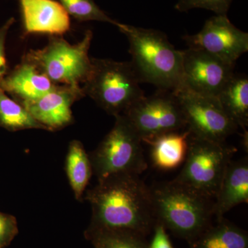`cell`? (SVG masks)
<instances>
[{
	"instance_id": "22",
	"label": "cell",
	"mask_w": 248,
	"mask_h": 248,
	"mask_svg": "<svg viewBox=\"0 0 248 248\" xmlns=\"http://www.w3.org/2000/svg\"><path fill=\"white\" fill-rule=\"evenodd\" d=\"M69 16L79 22L98 21L107 22L117 27L119 23L104 13L94 0H59Z\"/></svg>"
},
{
	"instance_id": "26",
	"label": "cell",
	"mask_w": 248,
	"mask_h": 248,
	"mask_svg": "<svg viewBox=\"0 0 248 248\" xmlns=\"http://www.w3.org/2000/svg\"><path fill=\"white\" fill-rule=\"evenodd\" d=\"M155 226L154 237L148 248H172L164 227L159 223H156Z\"/></svg>"
},
{
	"instance_id": "2",
	"label": "cell",
	"mask_w": 248,
	"mask_h": 248,
	"mask_svg": "<svg viewBox=\"0 0 248 248\" xmlns=\"http://www.w3.org/2000/svg\"><path fill=\"white\" fill-rule=\"evenodd\" d=\"M126 36L134 71L140 83L174 92L182 85V54L164 32L119 23Z\"/></svg>"
},
{
	"instance_id": "18",
	"label": "cell",
	"mask_w": 248,
	"mask_h": 248,
	"mask_svg": "<svg viewBox=\"0 0 248 248\" xmlns=\"http://www.w3.org/2000/svg\"><path fill=\"white\" fill-rule=\"evenodd\" d=\"M66 172L68 182L77 200L81 201L92 177L89 155L79 140L70 142L66 157Z\"/></svg>"
},
{
	"instance_id": "21",
	"label": "cell",
	"mask_w": 248,
	"mask_h": 248,
	"mask_svg": "<svg viewBox=\"0 0 248 248\" xmlns=\"http://www.w3.org/2000/svg\"><path fill=\"white\" fill-rule=\"evenodd\" d=\"M85 236L94 248H146L141 236L129 232L87 229Z\"/></svg>"
},
{
	"instance_id": "5",
	"label": "cell",
	"mask_w": 248,
	"mask_h": 248,
	"mask_svg": "<svg viewBox=\"0 0 248 248\" xmlns=\"http://www.w3.org/2000/svg\"><path fill=\"white\" fill-rule=\"evenodd\" d=\"M93 36L92 31H86L76 45H71L60 36H50L45 48L31 50L22 60L33 65L55 84L81 86L92 71L89 52Z\"/></svg>"
},
{
	"instance_id": "20",
	"label": "cell",
	"mask_w": 248,
	"mask_h": 248,
	"mask_svg": "<svg viewBox=\"0 0 248 248\" xmlns=\"http://www.w3.org/2000/svg\"><path fill=\"white\" fill-rule=\"evenodd\" d=\"M0 127L10 132L20 130H47L36 121L22 105L8 97L0 88Z\"/></svg>"
},
{
	"instance_id": "16",
	"label": "cell",
	"mask_w": 248,
	"mask_h": 248,
	"mask_svg": "<svg viewBox=\"0 0 248 248\" xmlns=\"http://www.w3.org/2000/svg\"><path fill=\"white\" fill-rule=\"evenodd\" d=\"M190 133H166L145 142L151 147V159L155 167L164 170L177 169L184 164Z\"/></svg>"
},
{
	"instance_id": "24",
	"label": "cell",
	"mask_w": 248,
	"mask_h": 248,
	"mask_svg": "<svg viewBox=\"0 0 248 248\" xmlns=\"http://www.w3.org/2000/svg\"><path fill=\"white\" fill-rule=\"evenodd\" d=\"M19 233L16 217L0 212V248H5L11 244Z\"/></svg>"
},
{
	"instance_id": "7",
	"label": "cell",
	"mask_w": 248,
	"mask_h": 248,
	"mask_svg": "<svg viewBox=\"0 0 248 248\" xmlns=\"http://www.w3.org/2000/svg\"><path fill=\"white\" fill-rule=\"evenodd\" d=\"M236 148L225 142L189 137L184 167L174 182L215 199Z\"/></svg>"
},
{
	"instance_id": "1",
	"label": "cell",
	"mask_w": 248,
	"mask_h": 248,
	"mask_svg": "<svg viewBox=\"0 0 248 248\" xmlns=\"http://www.w3.org/2000/svg\"><path fill=\"white\" fill-rule=\"evenodd\" d=\"M84 199L92 208L88 230L125 231L143 236L156 225L151 190L140 175L106 178L88 190Z\"/></svg>"
},
{
	"instance_id": "13",
	"label": "cell",
	"mask_w": 248,
	"mask_h": 248,
	"mask_svg": "<svg viewBox=\"0 0 248 248\" xmlns=\"http://www.w3.org/2000/svg\"><path fill=\"white\" fill-rule=\"evenodd\" d=\"M27 34L62 36L69 31L71 21L64 8L55 0H19Z\"/></svg>"
},
{
	"instance_id": "25",
	"label": "cell",
	"mask_w": 248,
	"mask_h": 248,
	"mask_svg": "<svg viewBox=\"0 0 248 248\" xmlns=\"http://www.w3.org/2000/svg\"><path fill=\"white\" fill-rule=\"evenodd\" d=\"M16 20L14 17L8 19L2 27H0V85L7 75V62H6L5 45H6V37L10 28L12 27Z\"/></svg>"
},
{
	"instance_id": "4",
	"label": "cell",
	"mask_w": 248,
	"mask_h": 248,
	"mask_svg": "<svg viewBox=\"0 0 248 248\" xmlns=\"http://www.w3.org/2000/svg\"><path fill=\"white\" fill-rule=\"evenodd\" d=\"M92 71L83 84L85 94L109 115H121L144 97L130 62L91 58Z\"/></svg>"
},
{
	"instance_id": "10",
	"label": "cell",
	"mask_w": 248,
	"mask_h": 248,
	"mask_svg": "<svg viewBox=\"0 0 248 248\" xmlns=\"http://www.w3.org/2000/svg\"><path fill=\"white\" fill-rule=\"evenodd\" d=\"M189 48L203 50L236 64L248 51V33L232 24L227 15L210 18L198 33L183 37Z\"/></svg>"
},
{
	"instance_id": "12",
	"label": "cell",
	"mask_w": 248,
	"mask_h": 248,
	"mask_svg": "<svg viewBox=\"0 0 248 248\" xmlns=\"http://www.w3.org/2000/svg\"><path fill=\"white\" fill-rule=\"evenodd\" d=\"M85 96L81 86L58 85L37 100L22 106L47 131L53 132L73 123L72 106Z\"/></svg>"
},
{
	"instance_id": "8",
	"label": "cell",
	"mask_w": 248,
	"mask_h": 248,
	"mask_svg": "<svg viewBox=\"0 0 248 248\" xmlns=\"http://www.w3.org/2000/svg\"><path fill=\"white\" fill-rule=\"evenodd\" d=\"M122 115L141 139L143 143L164 134L186 128L185 117L174 93L158 90L132 104Z\"/></svg>"
},
{
	"instance_id": "3",
	"label": "cell",
	"mask_w": 248,
	"mask_h": 248,
	"mask_svg": "<svg viewBox=\"0 0 248 248\" xmlns=\"http://www.w3.org/2000/svg\"><path fill=\"white\" fill-rule=\"evenodd\" d=\"M150 190L156 223L164 228L192 241L210 226L214 199L174 180Z\"/></svg>"
},
{
	"instance_id": "19",
	"label": "cell",
	"mask_w": 248,
	"mask_h": 248,
	"mask_svg": "<svg viewBox=\"0 0 248 248\" xmlns=\"http://www.w3.org/2000/svg\"><path fill=\"white\" fill-rule=\"evenodd\" d=\"M218 224L209 226L193 241L192 248H248L247 234L237 227L218 218Z\"/></svg>"
},
{
	"instance_id": "11",
	"label": "cell",
	"mask_w": 248,
	"mask_h": 248,
	"mask_svg": "<svg viewBox=\"0 0 248 248\" xmlns=\"http://www.w3.org/2000/svg\"><path fill=\"white\" fill-rule=\"evenodd\" d=\"M182 54V86L194 92L217 97L235 73V64L203 50L187 48Z\"/></svg>"
},
{
	"instance_id": "17",
	"label": "cell",
	"mask_w": 248,
	"mask_h": 248,
	"mask_svg": "<svg viewBox=\"0 0 248 248\" xmlns=\"http://www.w3.org/2000/svg\"><path fill=\"white\" fill-rule=\"evenodd\" d=\"M217 97L230 118L239 128L246 130L248 125V76L234 73Z\"/></svg>"
},
{
	"instance_id": "6",
	"label": "cell",
	"mask_w": 248,
	"mask_h": 248,
	"mask_svg": "<svg viewBox=\"0 0 248 248\" xmlns=\"http://www.w3.org/2000/svg\"><path fill=\"white\" fill-rule=\"evenodd\" d=\"M89 155L98 182L117 174L140 175L148 169L141 139L124 115Z\"/></svg>"
},
{
	"instance_id": "15",
	"label": "cell",
	"mask_w": 248,
	"mask_h": 248,
	"mask_svg": "<svg viewBox=\"0 0 248 248\" xmlns=\"http://www.w3.org/2000/svg\"><path fill=\"white\" fill-rule=\"evenodd\" d=\"M248 202V159L231 161L214 199V215L217 218L232 208Z\"/></svg>"
},
{
	"instance_id": "14",
	"label": "cell",
	"mask_w": 248,
	"mask_h": 248,
	"mask_svg": "<svg viewBox=\"0 0 248 248\" xmlns=\"http://www.w3.org/2000/svg\"><path fill=\"white\" fill-rule=\"evenodd\" d=\"M57 86L33 65L22 60L14 71L5 76L0 88L23 105L37 100Z\"/></svg>"
},
{
	"instance_id": "23",
	"label": "cell",
	"mask_w": 248,
	"mask_h": 248,
	"mask_svg": "<svg viewBox=\"0 0 248 248\" xmlns=\"http://www.w3.org/2000/svg\"><path fill=\"white\" fill-rule=\"evenodd\" d=\"M233 0H179L174 8L179 12L194 9L213 11L217 15H227Z\"/></svg>"
},
{
	"instance_id": "9",
	"label": "cell",
	"mask_w": 248,
	"mask_h": 248,
	"mask_svg": "<svg viewBox=\"0 0 248 248\" xmlns=\"http://www.w3.org/2000/svg\"><path fill=\"white\" fill-rule=\"evenodd\" d=\"M182 108L186 128L191 135L225 142L239 127L223 110L216 97L205 95L182 86L172 92Z\"/></svg>"
}]
</instances>
